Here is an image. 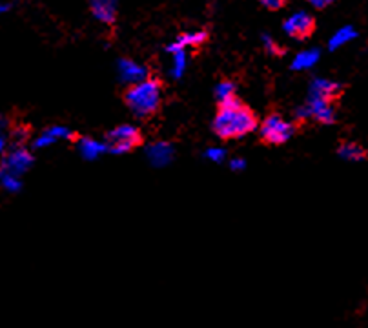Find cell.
<instances>
[{
  "label": "cell",
  "mask_w": 368,
  "mask_h": 328,
  "mask_svg": "<svg viewBox=\"0 0 368 328\" xmlns=\"http://www.w3.org/2000/svg\"><path fill=\"white\" fill-rule=\"evenodd\" d=\"M89 10L99 22L115 26L117 22V0H89Z\"/></svg>",
  "instance_id": "obj_9"
},
{
  "label": "cell",
  "mask_w": 368,
  "mask_h": 328,
  "mask_svg": "<svg viewBox=\"0 0 368 328\" xmlns=\"http://www.w3.org/2000/svg\"><path fill=\"white\" fill-rule=\"evenodd\" d=\"M75 142H77L78 150H80L84 159H97L102 151H106L104 142H97L95 139H89V137H78Z\"/></svg>",
  "instance_id": "obj_16"
},
{
  "label": "cell",
  "mask_w": 368,
  "mask_h": 328,
  "mask_svg": "<svg viewBox=\"0 0 368 328\" xmlns=\"http://www.w3.org/2000/svg\"><path fill=\"white\" fill-rule=\"evenodd\" d=\"M235 91H237L235 83H232V80H221V83L215 86V100H217V105L235 97Z\"/></svg>",
  "instance_id": "obj_17"
},
{
  "label": "cell",
  "mask_w": 368,
  "mask_h": 328,
  "mask_svg": "<svg viewBox=\"0 0 368 328\" xmlns=\"http://www.w3.org/2000/svg\"><path fill=\"white\" fill-rule=\"evenodd\" d=\"M259 120L254 109H250L237 95L232 99L219 102L217 115L212 122L213 133L223 141H234L257 130Z\"/></svg>",
  "instance_id": "obj_1"
},
{
  "label": "cell",
  "mask_w": 368,
  "mask_h": 328,
  "mask_svg": "<svg viewBox=\"0 0 368 328\" xmlns=\"http://www.w3.org/2000/svg\"><path fill=\"white\" fill-rule=\"evenodd\" d=\"M263 44H265V50L270 55H274V57H283L285 55V47H281L279 42H275V39H272L270 35H263Z\"/></svg>",
  "instance_id": "obj_20"
},
{
  "label": "cell",
  "mask_w": 368,
  "mask_h": 328,
  "mask_svg": "<svg viewBox=\"0 0 368 328\" xmlns=\"http://www.w3.org/2000/svg\"><path fill=\"white\" fill-rule=\"evenodd\" d=\"M316 10H325V8H328L330 4H334L336 0H308Z\"/></svg>",
  "instance_id": "obj_24"
},
{
  "label": "cell",
  "mask_w": 368,
  "mask_h": 328,
  "mask_svg": "<svg viewBox=\"0 0 368 328\" xmlns=\"http://www.w3.org/2000/svg\"><path fill=\"white\" fill-rule=\"evenodd\" d=\"M339 157L345 159V161H352V162H359V161H367L368 159V150L365 146H361L359 142H343L337 150Z\"/></svg>",
  "instance_id": "obj_12"
},
{
  "label": "cell",
  "mask_w": 368,
  "mask_h": 328,
  "mask_svg": "<svg viewBox=\"0 0 368 328\" xmlns=\"http://www.w3.org/2000/svg\"><path fill=\"white\" fill-rule=\"evenodd\" d=\"M53 142H57V139H55L53 135H50L47 131H42V135L36 137L33 146H35V148H44V146H50V144H53Z\"/></svg>",
  "instance_id": "obj_21"
},
{
  "label": "cell",
  "mask_w": 368,
  "mask_h": 328,
  "mask_svg": "<svg viewBox=\"0 0 368 328\" xmlns=\"http://www.w3.org/2000/svg\"><path fill=\"white\" fill-rule=\"evenodd\" d=\"M259 2L263 6H265L266 10L277 11V10H283V8H285L286 2H288V0H259Z\"/></svg>",
  "instance_id": "obj_22"
},
{
  "label": "cell",
  "mask_w": 368,
  "mask_h": 328,
  "mask_svg": "<svg viewBox=\"0 0 368 328\" xmlns=\"http://www.w3.org/2000/svg\"><path fill=\"white\" fill-rule=\"evenodd\" d=\"M148 155H150V161L155 166H164L173 157V148L168 142H155V144H151L148 148Z\"/></svg>",
  "instance_id": "obj_13"
},
{
  "label": "cell",
  "mask_w": 368,
  "mask_h": 328,
  "mask_svg": "<svg viewBox=\"0 0 368 328\" xmlns=\"http://www.w3.org/2000/svg\"><path fill=\"white\" fill-rule=\"evenodd\" d=\"M208 42V32L204 30H199V32H190L182 33V35L177 36V41L173 44L166 47L168 53L179 52V50H186V47H201Z\"/></svg>",
  "instance_id": "obj_11"
},
{
  "label": "cell",
  "mask_w": 368,
  "mask_h": 328,
  "mask_svg": "<svg viewBox=\"0 0 368 328\" xmlns=\"http://www.w3.org/2000/svg\"><path fill=\"white\" fill-rule=\"evenodd\" d=\"M33 164V155L22 144L13 146L0 162V172L11 173L15 177H22V173H26Z\"/></svg>",
  "instance_id": "obj_6"
},
{
  "label": "cell",
  "mask_w": 368,
  "mask_h": 328,
  "mask_svg": "<svg viewBox=\"0 0 368 328\" xmlns=\"http://www.w3.org/2000/svg\"><path fill=\"white\" fill-rule=\"evenodd\" d=\"M230 166H232V170H244V166H246V164H244L243 159H235V161H232V164H230Z\"/></svg>",
  "instance_id": "obj_25"
},
{
  "label": "cell",
  "mask_w": 368,
  "mask_h": 328,
  "mask_svg": "<svg viewBox=\"0 0 368 328\" xmlns=\"http://www.w3.org/2000/svg\"><path fill=\"white\" fill-rule=\"evenodd\" d=\"M164 89L162 83L155 77H148L135 84H128L122 94V100L131 113L139 119H150L161 109Z\"/></svg>",
  "instance_id": "obj_2"
},
{
  "label": "cell",
  "mask_w": 368,
  "mask_h": 328,
  "mask_svg": "<svg viewBox=\"0 0 368 328\" xmlns=\"http://www.w3.org/2000/svg\"><path fill=\"white\" fill-rule=\"evenodd\" d=\"M173 55V68H171V73H173V77H181L182 73H184V69H186V53H184V50H179V52H173L171 53Z\"/></svg>",
  "instance_id": "obj_18"
},
{
  "label": "cell",
  "mask_w": 368,
  "mask_h": 328,
  "mask_svg": "<svg viewBox=\"0 0 368 328\" xmlns=\"http://www.w3.org/2000/svg\"><path fill=\"white\" fill-rule=\"evenodd\" d=\"M354 39H358L356 28L354 26L339 28V30L330 36V41H328V50H330V52H336L337 47H343L345 44H348V42H352Z\"/></svg>",
  "instance_id": "obj_15"
},
{
  "label": "cell",
  "mask_w": 368,
  "mask_h": 328,
  "mask_svg": "<svg viewBox=\"0 0 368 328\" xmlns=\"http://www.w3.org/2000/svg\"><path fill=\"white\" fill-rule=\"evenodd\" d=\"M8 10H10V4H6V2L0 0V13H4V11H8Z\"/></svg>",
  "instance_id": "obj_27"
},
{
  "label": "cell",
  "mask_w": 368,
  "mask_h": 328,
  "mask_svg": "<svg viewBox=\"0 0 368 328\" xmlns=\"http://www.w3.org/2000/svg\"><path fill=\"white\" fill-rule=\"evenodd\" d=\"M343 91V84L330 80V78L317 77L310 83V94L308 97L312 99H325V100H337Z\"/></svg>",
  "instance_id": "obj_8"
},
{
  "label": "cell",
  "mask_w": 368,
  "mask_h": 328,
  "mask_svg": "<svg viewBox=\"0 0 368 328\" xmlns=\"http://www.w3.org/2000/svg\"><path fill=\"white\" fill-rule=\"evenodd\" d=\"M297 120H316L319 124H334L337 119L336 100L312 99L308 97L305 105L299 106L296 111Z\"/></svg>",
  "instance_id": "obj_5"
},
{
  "label": "cell",
  "mask_w": 368,
  "mask_h": 328,
  "mask_svg": "<svg viewBox=\"0 0 368 328\" xmlns=\"http://www.w3.org/2000/svg\"><path fill=\"white\" fill-rule=\"evenodd\" d=\"M321 57V53L316 47H310V50H305V52L297 53L296 58H294V63H292V69H296V72H301V69H310L314 68Z\"/></svg>",
  "instance_id": "obj_14"
},
{
  "label": "cell",
  "mask_w": 368,
  "mask_h": 328,
  "mask_svg": "<svg viewBox=\"0 0 368 328\" xmlns=\"http://www.w3.org/2000/svg\"><path fill=\"white\" fill-rule=\"evenodd\" d=\"M6 148H8V139H6L4 133H0V155H4Z\"/></svg>",
  "instance_id": "obj_26"
},
{
  "label": "cell",
  "mask_w": 368,
  "mask_h": 328,
  "mask_svg": "<svg viewBox=\"0 0 368 328\" xmlns=\"http://www.w3.org/2000/svg\"><path fill=\"white\" fill-rule=\"evenodd\" d=\"M119 77L122 83L126 84H135L144 80L150 77V72L140 66V64L133 63L131 58H120L119 61Z\"/></svg>",
  "instance_id": "obj_10"
},
{
  "label": "cell",
  "mask_w": 368,
  "mask_h": 328,
  "mask_svg": "<svg viewBox=\"0 0 368 328\" xmlns=\"http://www.w3.org/2000/svg\"><path fill=\"white\" fill-rule=\"evenodd\" d=\"M144 142V137L140 133L139 128H135L131 124H120L108 131V135L104 139L106 150L111 153H130L135 148H139Z\"/></svg>",
  "instance_id": "obj_4"
},
{
  "label": "cell",
  "mask_w": 368,
  "mask_h": 328,
  "mask_svg": "<svg viewBox=\"0 0 368 328\" xmlns=\"http://www.w3.org/2000/svg\"><path fill=\"white\" fill-rule=\"evenodd\" d=\"M283 30L286 35L296 41H306L316 32V19L308 15L306 11H297L283 22Z\"/></svg>",
  "instance_id": "obj_7"
},
{
  "label": "cell",
  "mask_w": 368,
  "mask_h": 328,
  "mask_svg": "<svg viewBox=\"0 0 368 328\" xmlns=\"http://www.w3.org/2000/svg\"><path fill=\"white\" fill-rule=\"evenodd\" d=\"M297 133V124L286 120L281 113H270L259 128L261 141L266 146L285 144Z\"/></svg>",
  "instance_id": "obj_3"
},
{
  "label": "cell",
  "mask_w": 368,
  "mask_h": 328,
  "mask_svg": "<svg viewBox=\"0 0 368 328\" xmlns=\"http://www.w3.org/2000/svg\"><path fill=\"white\" fill-rule=\"evenodd\" d=\"M0 186L8 192H19L21 190V177H15L11 173L0 172Z\"/></svg>",
  "instance_id": "obj_19"
},
{
  "label": "cell",
  "mask_w": 368,
  "mask_h": 328,
  "mask_svg": "<svg viewBox=\"0 0 368 328\" xmlns=\"http://www.w3.org/2000/svg\"><path fill=\"white\" fill-rule=\"evenodd\" d=\"M206 157L208 159H212V161H215V162H221V161H224L226 151H224L223 148H210V150L206 151Z\"/></svg>",
  "instance_id": "obj_23"
}]
</instances>
